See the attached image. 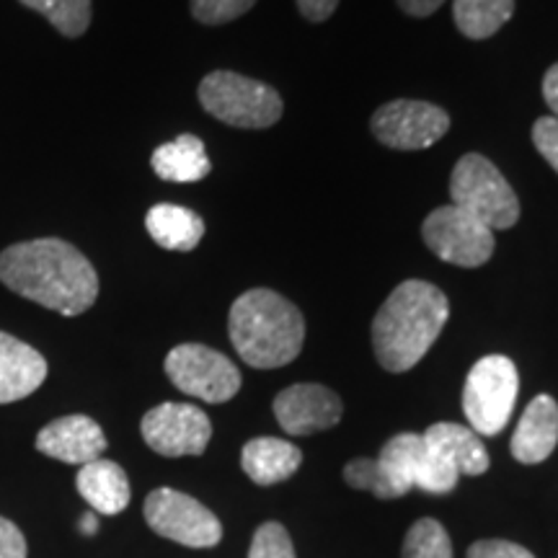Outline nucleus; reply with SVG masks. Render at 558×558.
Wrapping results in <instances>:
<instances>
[{"mask_svg": "<svg viewBox=\"0 0 558 558\" xmlns=\"http://www.w3.org/2000/svg\"><path fill=\"white\" fill-rule=\"evenodd\" d=\"M271 409H275L279 427L295 437L337 427L344 414L339 396L318 383H298V386L284 388Z\"/></svg>", "mask_w": 558, "mask_h": 558, "instance_id": "nucleus-12", "label": "nucleus"}, {"mask_svg": "<svg viewBox=\"0 0 558 558\" xmlns=\"http://www.w3.org/2000/svg\"><path fill=\"white\" fill-rule=\"evenodd\" d=\"M0 282L60 316H81L99 298V275L73 243L37 239L0 254Z\"/></svg>", "mask_w": 558, "mask_h": 558, "instance_id": "nucleus-1", "label": "nucleus"}, {"mask_svg": "<svg viewBox=\"0 0 558 558\" xmlns=\"http://www.w3.org/2000/svg\"><path fill=\"white\" fill-rule=\"evenodd\" d=\"M0 558H26L24 533L5 518H0Z\"/></svg>", "mask_w": 558, "mask_h": 558, "instance_id": "nucleus-31", "label": "nucleus"}, {"mask_svg": "<svg viewBox=\"0 0 558 558\" xmlns=\"http://www.w3.org/2000/svg\"><path fill=\"white\" fill-rule=\"evenodd\" d=\"M520 375L514 362L501 354L481 357L471 367L463 388V411L471 429L481 437H494L507 427L518 401Z\"/></svg>", "mask_w": 558, "mask_h": 558, "instance_id": "nucleus-6", "label": "nucleus"}, {"mask_svg": "<svg viewBox=\"0 0 558 558\" xmlns=\"http://www.w3.org/2000/svg\"><path fill=\"white\" fill-rule=\"evenodd\" d=\"M19 3L41 13L68 39L83 37L90 26V16H94L90 0H19Z\"/></svg>", "mask_w": 558, "mask_h": 558, "instance_id": "nucleus-23", "label": "nucleus"}, {"mask_svg": "<svg viewBox=\"0 0 558 558\" xmlns=\"http://www.w3.org/2000/svg\"><path fill=\"white\" fill-rule=\"evenodd\" d=\"M256 5V0H190L192 16L205 26H220L241 19Z\"/></svg>", "mask_w": 558, "mask_h": 558, "instance_id": "nucleus-28", "label": "nucleus"}, {"mask_svg": "<svg viewBox=\"0 0 558 558\" xmlns=\"http://www.w3.org/2000/svg\"><path fill=\"white\" fill-rule=\"evenodd\" d=\"M422 239L442 262L476 269L494 256V230L456 205L437 207L422 226Z\"/></svg>", "mask_w": 558, "mask_h": 558, "instance_id": "nucleus-8", "label": "nucleus"}, {"mask_svg": "<svg viewBox=\"0 0 558 558\" xmlns=\"http://www.w3.org/2000/svg\"><path fill=\"white\" fill-rule=\"evenodd\" d=\"M344 481L352 488H362V492H369L378 499H396L393 488H390L386 473L380 471L375 458H357L352 463H347Z\"/></svg>", "mask_w": 558, "mask_h": 558, "instance_id": "nucleus-26", "label": "nucleus"}, {"mask_svg": "<svg viewBox=\"0 0 558 558\" xmlns=\"http://www.w3.org/2000/svg\"><path fill=\"white\" fill-rule=\"evenodd\" d=\"M150 239L166 251H194L205 239V220L190 207L156 205L145 215Z\"/></svg>", "mask_w": 558, "mask_h": 558, "instance_id": "nucleus-19", "label": "nucleus"}, {"mask_svg": "<svg viewBox=\"0 0 558 558\" xmlns=\"http://www.w3.org/2000/svg\"><path fill=\"white\" fill-rule=\"evenodd\" d=\"M533 143L543 158L548 160L550 169L558 173V120L556 117H541L533 124Z\"/></svg>", "mask_w": 558, "mask_h": 558, "instance_id": "nucleus-29", "label": "nucleus"}, {"mask_svg": "<svg viewBox=\"0 0 558 558\" xmlns=\"http://www.w3.org/2000/svg\"><path fill=\"white\" fill-rule=\"evenodd\" d=\"M422 437L432 450L439 452L450 465H456L460 476H481L492 465L484 442H481V437L471 427L437 422Z\"/></svg>", "mask_w": 558, "mask_h": 558, "instance_id": "nucleus-18", "label": "nucleus"}, {"mask_svg": "<svg viewBox=\"0 0 558 558\" xmlns=\"http://www.w3.org/2000/svg\"><path fill=\"white\" fill-rule=\"evenodd\" d=\"M37 450L47 458L62 460V463L86 465L104 456L107 437H104L99 422H94L90 416L70 414L41 427L37 435Z\"/></svg>", "mask_w": 558, "mask_h": 558, "instance_id": "nucleus-13", "label": "nucleus"}, {"mask_svg": "<svg viewBox=\"0 0 558 558\" xmlns=\"http://www.w3.org/2000/svg\"><path fill=\"white\" fill-rule=\"evenodd\" d=\"M401 558H452L448 530L432 518L416 520L403 541Z\"/></svg>", "mask_w": 558, "mask_h": 558, "instance_id": "nucleus-24", "label": "nucleus"}, {"mask_svg": "<svg viewBox=\"0 0 558 558\" xmlns=\"http://www.w3.org/2000/svg\"><path fill=\"white\" fill-rule=\"evenodd\" d=\"M373 135L393 150H427L450 130V114L437 104L399 99L373 114Z\"/></svg>", "mask_w": 558, "mask_h": 558, "instance_id": "nucleus-10", "label": "nucleus"}, {"mask_svg": "<svg viewBox=\"0 0 558 558\" xmlns=\"http://www.w3.org/2000/svg\"><path fill=\"white\" fill-rule=\"evenodd\" d=\"M228 333L239 357L256 369L290 365L305 341V320L295 303L275 290L254 288L235 300Z\"/></svg>", "mask_w": 558, "mask_h": 558, "instance_id": "nucleus-3", "label": "nucleus"}, {"mask_svg": "<svg viewBox=\"0 0 558 558\" xmlns=\"http://www.w3.org/2000/svg\"><path fill=\"white\" fill-rule=\"evenodd\" d=\"M469 558H535L527 548L512 541H478L469 548Z\"/></svg>", "mask_w": 558, "mask_h": 558, "instance_id": "nucleus-30", "label": "nucleus"}, {"mask_svg": "<svg viewBox=\"0 0 558 558\" xmlns=\"http://www.w3.org/2000/svg\"><path fill=\"white\" fill-rule=\"evenodd\" d=\"M145 522L160 538L186 548H213L222 541V525L205 505L177 488L160 486L145 497Z\"/></svg>", "mask_w": 558, "mask_h": 558, "instance_id": "nucleus-7", "label": "nucleus"}, {"mask_svg": "<svg viewBox=\"0 0 558 558\" xmlns=\"http://www.w3.org/2000/svg\"><path fill=\"white\" fill-rule=\"evenodd\" d=\"M460 473L456 465H450L439 452H435L424 442L422 458H418L414 471V488H422L427 494H450L456 488Z\"/></svg>", "mask_w": 558, "mask_h": 558, "instance_id": "nucleus-25", "label": "nucleus"}, {"mask_svg": "<svg viewBox=\"0 0 558 558\" xmlns=\"http://www.w3.org/2000/svg\"><path fill=\"white\" fill-rule=\"evenodd\" d=\"M295 3L300 13L308 21H313V24L331 19L333 11L339 9V0H295Z\"/></svg>", "mask_w": 558, "mask_h": 558, "instance_id": "nucleus-32", "label": "nucleus"}, {"mask_svg": "<svg viewBox=\"0 0 558 558\" xmlns=\"http://www.w3.org/2000/svg\"><path fill=\"white\" fill-rule=\"evenodd\" d=\"M512 13L514 0H452V21L469 39L494 37Z\"/></svg>", "mask_w": 558, "mask_h": 558, "instance_id": "nucleus-22", "label": "nucleus"}, {"mask_svg": "<svg viewBox=\"0 0 558 558\" xmlns=\"http://www.w3.org/2000/svg\"><path fill=\"white\" fill-rule=\"evenodd\" d=\"M47 380V360L37 349L0 331V403L32 396Z\"/></svg>", "mask_w": 558, "mask_h": 558, "instance_id": "nucleus-15", "label": "nucleus"}, {"mask_svg": "<svg viewBox=\"0 0 558 558\" xmlns=\"http://www.w3.org/2000/svg\"><path fill=\"white\" fill-rule=\"evenodd\" d=\"M96 527H99V520H96V514H86V518L81 520V530L83 535H94Z\"/></svg>", "mask_w": 558, "mask_h": 558, "instance_id": "nucleus-35", "label": "nucleus"}, {"mask_svg": "<svg viewBox=\"0 0 558 558\" xmlns=\"http://www.w3.org/2000/svg\"><path fill=\"white\" fill-rule=\"evenodd\" d=\"M166 375L181 393L207 403H226L241 390V373L218 349L179 344L166 357Z\"/></svg>", "mask_w": 558, "mask_h": 558, "instance_id": "nucleus-9", "label": "nucleus"}, {"mask_svg": "<svg viewBox=\"0 0 558 558\" xmlns=\"http://www.w3.org/2000/svg\"><path fill=\"white\" fill-rule=\"evenodd\" d=\"M75 486H78V494L96 512L109 514V518L124 512L132 497L128 473H124L120 463L107 458L90 460V463L81 465Z\"/></svg>", "mask_w": 558, "mask_h": 558, "instance_id": "nucleus-16", "label": "nucleus"}, {"mask_svg": "<svg viewBox=\"0 0 558 558\" xmlns=\"http://www.w3.org/2000/svg\"><path fill=\"white\" fill-rule=\"evenodd\" d=\"M199 104L215 120L239 130H267L282 120V99L267 83L215 70L199 83Z\"/></svg>", "mask_w": 558, "mask_h": 558, "instance_id": "nucleus-4", "label": "nucleus"}, {"mask_svg": "<svg viewBox=\"0 0 558 558\" xmlns=\"http://www.w3.org/2000/svg\"><path fill=\"white\" fill-rule=\"evenodd\" d=\"M558 445V403L550 396H535L522 411L512 435V456L518 463L535 465L550 458Z\"/></svg>", "mask_w": 558, "mask_h": 558, "instance_id": "nucleus-14", "label": "nucleus"}, {"mask_svg": "<svg viewBox=\"0 0 558 558\" xmlns=\"http://www.w3.org/2000/svg\"><path fill=\"white\" fill-rule=\"evenodd\" d=\"M150 166L158 179L177 181V184L202 181L209 171H213L205 143L194 135H179L173 143L160 145V148L153 150Z\"/></svg>", "mask_w": 558, "mask_h": 558, "instance_id": "nucleus-20", "label": "nucleus"}, {"mask_svg": "<svg viewBox=\"0 0 558 558\" xmlns=\"http://www.w3.org/2000/svg\"><path fill=\"white\" fill-rule=\"evenodd\" d=\"M424 450V437L414 435V432H403V435L390 437L386 445H383L378 460L380 471L386 473L390 488H393L396 499L407 497V494L414 488V471L418 458H422Z\"/></svg>", "mask_w": 558, "mask_h": 558, "instance_id": "nucleus-21", "label": "nucleus"}, {"mask_svg": "<svg viewBox=\"0 0 558 558\" xmlns=\"http://www.w3.org/2000/svg\"><path fill=\"white\" fill-rule=\"evenodd\" d=\"M396 3H399V9L403 13H409V16L427 19L435 11H439V5H442L445 0H396Z\"/></svg>", "mask_w": 558, "mask_h": 558, "instance_id": "nucleus-33", "label": "nucleus"}, {"mask_svg": "<svg viewBox=\"0 0 558 558\" xmlns=\"http://www.w3.org/2000/svg\"><path fill=\"white\" fill-rule=\"evenodd\" d=\"M450 318L445 292L424 279H407L373 318L375 357L388 373H409L429 352Z\"/></svg>", "mask_w": 558, "mask_h": 558, "instance_id": "nucleus-2", "label": "nucleus"}, {"mask_svg": "<svg viewBox=\"0 0 558 558\" xmlns=\"http://www.w3.org/2000/svg\"><path fill=\"white\" fill-rule=\"evenodd\" d=\"M140 432L145 445L163 458L202 456L213 439V422L199 407L166 401L143 416Z\"/></svg>", "mask_w": 558, "mask_h": 558, "instance_id": "nucleus-11", "label": "nucleus"}, {"mask_svg": "<svg viewBox=\"0 0 558 558\" xmlns=\"http://www.w3.org/2000/svg\"><path fill=\"white\" fill-rule=\"evenodd\" d=\"M248 558H295L290 533L279 522H264L251 541Z\"/></svg>", "mask_w": 558, "mask_h": 558, "instance_id": "nucleus-27", "label": "nucleus"}, {"mask_svg": "<svg viewBox=\"0 0 558 558\" xmlns=\"http://www.w3.org/2000/svg\"><path fill=\"white\" fill-rule=\"evenodd\" d=\"M543 99H546L548 109L554 111V117L558 120V62L554 68H548L546 78H543Z\"/></svg>", "mask_w": 558, "mask_h": 558, "instance_id": "nucleus-34", "label": "nucleus"}, {"mask_svg": "<svg viewBox=\"0 0 558 558\" xmlns=\"http://www.w3.org/2000/svg\"><path fill=\"white\" fill-rule=\"evenodd\" d=\"M452 205L465 209L492 230H507L520 220V199L492 160L469 153L450 177Z\"/></svg>", "mask_w": 558, "mask_h": 558, "instance_id": "nucleus-5", "label": "nucleus"}, {"mask_svg": "<svg viewBox=\"0 0 558 558\" xmlns=\"http://www.w3.org/2000/svg\"><path fill=\"white\" fill-rule=\"evenodd\" d=\"M303 463V452L288 439L256 437L243 445L241 469L259 486H275L288 481Z\"/></svg>", "mask_w": 558, "mask_h": 558, "instance_id": "nucleus-17", "label": "nucleus"}]
</instances>
